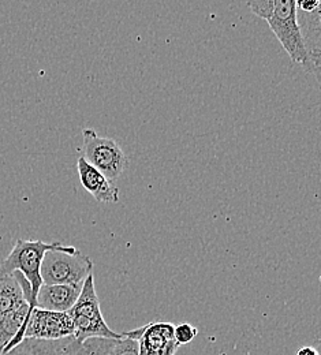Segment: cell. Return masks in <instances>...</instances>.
<instances>
[{"mask_svg":"<svg viewBox=\"0 0 321 355\" xmlns=\"http://www.w3.org/2000/svg\"><path fill=\"white\" fill-rule=\"evenodd\" d=\"M249 8L266 19L290 59L309 71V53L297 15L295 0L248 1Z\"/></svg>","mask_w":321,"mask_h":355,"instance_id":"cell-1","label":"cell"},{"mask_svg":"<svg viewBox=\"0 0 321 355\" xmlns=\"http://www.w3.org/2000/svg\"><path fill=\"white\" fill-rule=\"evenodd\" d=\"M60 241L49 242L44 241H28L18 239L10 252V254L0 264V276H10L15 272H19L29 283L32 288V302L31 311L36 308L37 295L42 288V264L46 252L55 248L62 246Z\"/></svg>","mask_w":321,"mask_h":355,"instance_id":"cell-2","label":"cell"},{"mask_svg":"<svg viewBox=\"0 0 321 355\" xmlns=\"http://www.w3.org/2000/svg\"><path fill=\"white\" fill-rule=\"evenodd\" d=\"M74 324V336L80 343L89 339H122L123 334L112 331L104 320L100 309L98 295L96 293L94 276L91 273L84 283L80 298L69 311Z\"/></svg>","mask_w":321,"mask_h":355,"instance_id":"cell-3","label":"cell"},{"mask_svg":"<svg viewBox=\"0 0 321 355\" xmlns=\"http://www.w3.org/2000/svg\"><path fill=\"white\" fill-rule=\"evenodd\" d=\"M93 273L91 257L74 246H59L48 250L42 264L44 284H84Z\"/></svg>","mask_w":321,"mask_h":355,"instance_id":"cell-4","label":"cell"},{"mask_svg":"<svg viewBox=\"0 0 321 355\" xmlns=\"http://www.w3.org/2000/svg\"><path fill=\"white\" fill-rule=\"evenodd\" d=\"M74 324L69 313L48 311L35 308L22 325L18 335L4 347L3 355L10 353L24 339L37 340H59L74 336Z\"/></svg>","mask_w":321,"mask_h":355,"instance_id":"cell-5","label":"cell"},{"mask_svg":"<svg viewBox=\"0 0 321 355\" xmlns=\"http://www.w3.org/2000/svg\"><path fill=\"white\" fill-rule=\"evenodd\" d=\"M84 159L110 180H115L128 167V157L119 144L107 137H100L93 129L83 130Z\"/></svg>","mask_w":321,"mask_h":355,"instance_id":"cell-6","label":"cell"},{"mask_svg":"<svg viewBox=\"0 0 321 355\" xmlns=\"http://www.w3.org/2000/svg\"><path fill=\"white\" fill-rule=\"evenodd\" d=\"M116 339H89L80 343L76 336L59 340L24 339L4 355H104Z\"/></svg>","mask_w":321,"mask_h":355,"instance_id":"cell-7","label":"cell"},{"mask_svg":"<svg viewBox=\"0 0 321 355\" xmlns=\"http://www.w3.org/2000/svg\"><path fill=\"white\" fill-rule=\"evenodd\" d=\"M298 22L309 53V71L321 87V0L313 12H301L297 10Z\"/></svg>","mask_w":321,"mask_h":355,"instance_id":"cell-8","label":"cell"},{"mask_svg":"<svg viewBox=\"0 0 321 355\" xmlns=\"http://www.w3.org/2000/svg\"><path fill=\"white\" fill-rule=\"evenodd\" d=\"M77 168L81 184L89 194H92L96 201L104 204H115L119 201V189L115 182L103 175L83 156L77 162Z\"/></svg>","mask_w":321,"mask_h":355,"instance_id":"cell-9","label":"cell"},{"mask_svg":"<svg viewBox=\"0 0 321 355\" xmlns=\"http://www.w3.org/2000/svg\"><path fill=\"white\" fill-rule=\"evenodd\" d=\"M84 284H43L36 308L48 311L69 313L81 295Z\"/></svg>","mask_w":321,"mask_h":355,"instance_id":"cell-10","label":"cell"},{"mask_svg":"<svg viewBox=\"0 0 321 355\" xmlns=\"http://www.w3.org/2000/svg\"><path fill=\"white\" fill-rule=\"evenodd\" d=\"M29 305L15 273L0 276V318Z\"/></svg>","mask_w":321,"mask_h":355,"instance_id":"cell-11","label":"cell"},{"mask_svg":"<svg viewBox=\"0 0 321 355\" xmlns=\"http://www.w3.org/2000/svg\"><path fill=\"white\" fill-rule=\"evenodd\" d=\"M104 355H139L138 339L132 336L129 331L123 332V338L114 340Z\"/></svg>","mask_w":321,"mask_h":355,"instance_id":"cell-12","label":"cell"},{"mask_svg":"<svg viewBox=\"0 0 321 355\" xmlns=\"http://www.w3.org/2000/svg\"><path fill=\"white\" fill-rule=\"evenodd\" d=\"M197 335H198V329L196 327H193L191 324H189V322L175 325L174 339H175L178 346H184V345L191 343L196 339Z\"/></svg>","mask_w":321,"mask_h":355,"instance_id":"cell-13","label":"cell"},{"mask_svg":"<svg viewBox=\"0 0 321 355\" xmlns=\"http://www.w3.org/2000/svg\"><path fill=\"white\" fill-rule=\"evenodd\" d=\"M295 355H319L318 354V352H316V349L311 345V346H304V347H301V349H298L297 350V353Z\"/></svg>","mask_w":321,"mask_h":355,"instance_id":"cell-14","label":"cell"},{"mask_svg":"<svg viewBox=\"0 0 321 355\" xmlns=\"http://www.w3.org/2000/svg\"><path fill=\"white\" fill-rule=\"evenodd\" d=\"M315 349H316V352H318V354L321 355V339H318V340H315L313 342V345H312Z\"/></svg>","mask_w":321,"mask_h":355,"instance_id":"cell-15","label":"cell"},{"mask_svg":"<svg viewBox=\"0 0 321 355\" xmlns=\"http://www.w3.org/2000/svg\"><path fill=\"white\" fill-rule=\"evenodd\" d=\"M0 355H3V350H0Z\"/></svg>","mask_w":321,"mask_h":355,"instance_id":"cell-16","label":"cell"}]
</instances>
